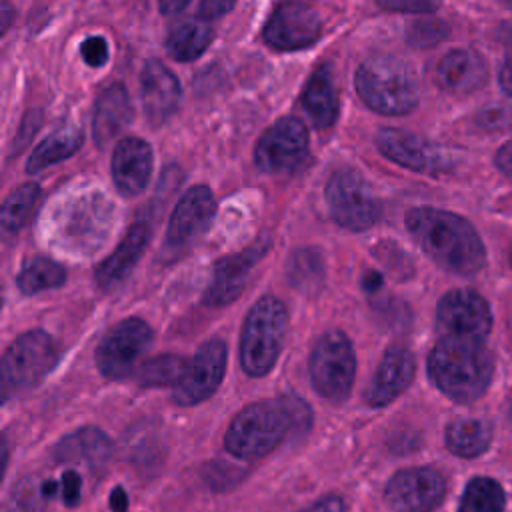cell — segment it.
I'll return each instance as SVG.
<instances>
[{"instance_id":"6da1fadb","label":"cell","mask_w":512,"mask_h":512,"mask_svg":"<svg viewBox=\"0 0 512 512\" xmlns=\"http://www.w3.org/2000/svg\"><path fill=\"white\" fill-rule=\"evenodd\" d=\"M406 228L414 242L448 272L470 276L486 262L476 228L454 212L430 206L412 208L406 214Z\"/></svg>"},{"instance_id":"7a4b0ae2","label":"cell","mask_w":512,"mask_h":512,"mask_svg":"<svg viewBox=\"0 0 512 512\" xmlns=\"http://www.w3.org/2000/svg\"><path fill=\"white\" fill-rule=\"evenodd\" d=\"M492 358L482 340L442 336L428 356L430 380L454 402H474L492 378Z\"/></svg>"},{"instance_id":"3957f363","label":"cell","mask_w":512,"mask_h":512,"mask_svg":"<svg viewBox=\"0 0 512 512\" xmlns=\"http://www.w3.org/2000/svg\"><path fill=\"white\" fill-rule=\"evenodd\" d=\"M114 226V204L102 192H84L62 202L50 220V238L62 252L90 256Z\"/></svg>"},{"instance_id":"277c9868","label":"cell","mask_w":512,"mask_h":512,"mask_svg":"<svg viewBox=\"0 0 512 512\" xmlns=\"http://www.w3.org/2000/svg\"><path fill=\"white\" fill-rule=\"evenodd\" d=\"M362 102L378 114H408L418 104V84L410 66L390 54H374L356 70Z\"/></svg>"},{"instance_id":"5b68a950","label":"cell","mask_w":512,"mask_h":512,"mask_svg":"<svg viewBox=\"0 0 512 512\" xmlns=\"http://www.w3.org/2000/svg\"><path fill=\"white\" fill-rule=\"evenodd\" d=\"M288 312L276 296H262L248 312L240 334V364L248 376L272 370L284 344Z\"/></svg>"},{"instance_id":"8992f818","label":"cell","mask_w":512,"mask_h":512,"mask_svg":"<svg viewBox=\"0 0 512 512\" xmlns=\"http://www.w3.org/2000/svg\"><path fill=\"white\" fill-rule=\"evenodd\" d=\"M292 432L282 396L246 406L230 424L224 446L240 460H256L272 452Z\"/></svg>"},{"instance_id":"52a82bcc","label":"cell","mask_w":512,"mask_h":512,"mask_svg":"<svg viewBox=\"0 0 512 512\" xmlns=\"http://www.w3.org/2000/svg\"><path fill=\"white\" fill-rule=\"evenodd\" d=\"M356 358L348 336L340 330L326 332L310 354V380L326 400H344L354 384Z\"/></svg>"},{"instance_id":"ba28073f","label":"cell","mask_w":512,"mask_h":512,"mask_svg":"<svg viewBox=\"0 0 512 512\" xmlns=\"http://www.w3.org/2000/svg\"><path fill=\"white\" fill-rule=\"evenodd\" d=\"M58 356L56 340L44 330H30L18 336L2 356L4 392L34 386L52 370Z\"/></svg>"},{"instance_id":"9c48e42d","label":"cell","mask_w":512,"mask_h":512,"mask_svg":"<svg viewBox=\"0 0 512 512\" xmlns=\"http://www.w3.org/2000/svg\"><path fill=\"white\" fill-rule=\"evenodd\" d=\"M326 202L336 224L354 232L374 226L380 218V202L356 170L346 168L330 176Z\"/></svg>"},{"instance_id":"30bf717a","label":"cell","mask_w":512,"mask_h":512,"mask_svg":"<svg viewBox=\"0 0 512 512\" xmlns=\"http://www.w3.org/2000/svg\"><path fill=\"white\" fill-rule=\"evenodd\" d=\"M152 342L150 326L140 318H126L112 326L96 348V366L102 376L120 380L134 372Z\"/></svg>"},{"instance_id":"8fae6325","label":"cell","mask_w":512,"mask_h":512,"mask_svg":"<svg viewBox=\"0 0 512 512\" xmlns=\"http://www.w3.org/2000/svg\"><path fill=\"white\" fill-rule=\"evenodd\" d=\"M308 142V128L302 120L294 116L280 118L260 136L254 162L266 174L292 172L306 160Z\"/></svg>"},{"instance_id":"7c38bea8","label":"cell","mask_w":512,"mask_h":512,"mask_svg":"<svg viewBox=\"0 0 512 512\" xmlns=\"http://www.w3.org/2000/svg\"><path fill=\"white\" fill-rule=\"evenodd\" d=\"M322 34V16L306 0H280L264 24L262 38L278 50L312 46Z\"/></svg>"},{"instance_id":"4fadbf2b","label":"cell","mask_w":512,"mask_h":512,"mask_svg":"<svg viewBox=\"0 0 512 512\" xmlns=\"http://www.w3.org/2000/svg\"><path fill=\"white\" fill-rule=\"evenodd\" d=\"M436 324L442 336L484 340L492 328V312L476 290L456 288L438 302Z\"/></svg>"},{"instance_id":"5bb4252c","label":"cell","mask_w":512,"mask_h":512,"mask_svg":"<svg viewBox=\"0 0 512 512\" xmlns=\"http://www.w3.org/2000/svg\"><path fill=\"white\" fill-rule=\"evenodd\" d=\"M214 212L216 202L208 186L198 184L186 190L172 210L164 248L172 256L188 250L206 232Z\"/></svg>"},{"instance_id":"9a60e30c","label":"cell","mask_w":512,"mask_h":512,"mask_svg":"<svg viewBox=\"0 0 512 512\" xmlns=\"http://www.w3.org/2000/svg\"><path fill=\"white\" fill-rule=\"evenodd\" d=\"M378 150L392 162L424 174H440L452 166L450 154L438 144L398 128H382L376 136Z\"/></svg>"},{"instance_id":"2e32d148","label":"cell","mask_w":512,"mask_h":512,"mask_svg":"<svg viewBox=\"0 0 512 512\" xmlns=\"http://www.w3.org/2000/svg\"><path fill=\"white\" fill-rule=\"evenodd\" d=\"M446 482L434 468H406L386 486V502L394 512H432L444 498Z\"/></svg>"},{"instance_id":"e0dca14e","label":"cell","mask_w":512,"mask_h":512,"mask_svg":"<svg viewBox=\"0 0 512 512\" xmlns=\"http://www.w3.org/2000/svg\"><path fill=\"white\" fill-rule=\"evenodd\" d=\"M226 370V344L212 338L200 346L188 362L184 376L174 386V400L180 406H194L210 398L222 382Z\"/></svg>"},{"instance_id":"ac0fdd59","label":"cell","mask_w":512,"mask_h":512,"mask_svg":"<svg viewBox=\"0 0 512 512\" xmlns=\"http://www.w3.org/2000/svg\"><path fill=\"white\" fill-rule=\"evenodd\" d=\"M268 246H270V242L262 240V242L248 246L246 250H242L238 254H232V256H226L224 260H220L214 268L212 282L206 288L202 302L206 306L218 308V306L230 304L236 296H240V292L248 284L252 270L268 252Z\"/></svg>"},{"instance_id":"d6986e66","label":"cell","mask_w":512,"mask_h":512,"mask_svg":"<svg viewBox=\"0 0 512 512\" xmlns=\"http://www.w3.org/2000/svg\"><path fill=\"white\" fill-rule=\"evenodd\" d=\"M154 156L146 140L138 136L122 138L112 154V180L124 196L140 194L152 176Z\"/></svg>"},{"instance_id":"ffe728a7","label":"cell","mask_w":512,"mask_h":512,"mask_svg":"<svg viewBox=\"0 0 512 512\" xmlns=\"http://www.w3.org/2000/svg\"><path fill=\"white\" fill-rule=\"evenodd\" d=\"M416 370L414 356L408 348L392 346L382 356L372 382L366 388V402L372 408H380L398 398L412 382Z\"/></svg>"},{"instance_id":"44dd1931","label":"cell","mask_w":512,"mask_h":512,"mask_svg":"<svg viewBox=\"0 0 512 512\" xmlns=\"http://www.w3.org/2000/svg\"><path fill=\"white\" fill-rule=\"evenodd\" d=\"M140 96L148 120L158 126L176 112L182 90L178 78L162 62L148 60L140 74Z\"/></svg>"},{"instance_id":"7402d4cb","label":"cell","mask_w":512,"mask_h":512,"mask_svg":"<svg viewBox=\"0 0 512 512\" xmlns=\"http://www.w3.org/2000/svg\"><path fill=\"white\" fill-rule=\"evenodd\" d=\"M436 76L446 92L470 94L486 84L488 64L476 50L458 48L440 60Z\"/></svg>"},{"instance_id":"603a6c76","label":"cell","mask_w":512,"mask_h":512,"mask_svg":"<svg viewBox=\"0 0 512 512\" xmlns=\"http://www.w3.org/2000/svg\"><path fill=\"white\" fill-rule=\"evenodd\" d=\"M150 240V228L146 222H136L130 226L128 234L116 246V250L96 268L94 278L100 288L118 286L138 264Z\"/></svg>"},{"instance_id":"cb8c5ba5","label":"cell","mask_w":512,"mask_h":512,"mask_svg":"<svg viewBox=\"0 0 512 512\" xmlns=\"http://www.w3.org/2000/svg\"><path fill=\"white\" fill-rule=\"evenodd\" d=\"M132 120V102L126 86L114 82L104 88L94 106L92 134L98 146H106Z\"/></svg>"},{"instance_id":"d4e9b609","label":"cell","mask_w":512,"mask_h":512,"mask_svg":"<svg viewBox=\"0 0 512 512\" xmlns=\"http://www.w3.org/2000/svg\"><path fill=\"white\" fill-rule=\"evenodd\" d=\"M110 454H112L110 438L94 426L80 428L64 436L54 446V458L58 462H82L94 470L102 468L110 460Z\"/></svg>"},{"instance_id":"484cf974","label":"cell","mask_w":512,"mask_h":512,"mask_svg":"<svg viewBox=\"0 0 512 512\" xmlns=\"http://www.w3.org/2000/svg\"><path fill=\"white\" fill-rule=\"evenodd\" d=\"M302 106L316 128H330L338 118V96L330 64H322L302 92Z\"/></svg>"},{"instance_id":"4316f807","label":"cell","mask_w":512,"mask_h":512,"mask_svg":"<svg viewBox=\"0 0 512 512\" xmlns=\"http://www.w3.org/2000/svg\"><path fill=\"white\" fill-rule=\"evenodd\" d=\"M82 130L76 126H66L44 138L30 154L26 162V170L30 174L44 170L46 166H52L60 160L70 158L80 146H82Z\"/></svg>"},{"instance_id":"83f0119b","label":"cell","mask_w":512,"mask_h":512,"mask_svg":"<svg viewBox=\"0 0 512 512\" xmlns=\"http://www.w3.org/2000/svg\"><path fill=\"white\" fill-rule=\"evenodd\" d=\"M212 38L214 32L208 26V22H204V18L186 20L172 28V32L166 38V50L174 60L190 62L196 60L210 46Z\"/></svg>"},{"instance_id":"f1b7e54d","label":"cell","mask_w":512,"mask_h":512,"mask_svg":"<svg viewBox=\"0 0 512 512\" xmlns=\"http://www.w3.org/2000/svg\"><path fill=\"white\" fill-rule=\"evenodd\" d=\"M492 440V430L484 420L464 418L446 428V446L450 452L462 458L480 456Z\"/></svg>"},{"instance_id":"f546056e","label":"cell","mask_w":512,"mask_h":512,"mask_svg":"<svg viewBox=\"0 0 512 512\" xmlns=\"http://www.w3.org/2000/svg\"><path fill=\"white\" fill-rule=\"evenodd\" d=\"M16 280L24 294H38L42 290L62 286L66 280V270L46 256H32L26 260Z\"/></svg>"},{"instance_id":"4dcf8cb0","label":"cell","mask_w":512,"mask_h":512,"mask_svg":"<svg viewBox=\"0 0 512 512\" xmlns=\"http://www.w3.org/2000/svg\"><path fill=\"white\" fill-rule=\"evenodd\" d=\"M506 494L502 486L486 476L468 482L458 512H504Z\"/></svg>"},{"instance_id":"1f68e13d","label":"cell","mask_w":512,"mask_h":512,"mask_svg":"<svg viewBox=\"0 0 512 512\" xmlns=\"http://www.w3.org/2000/svg\"><path fill=\"white\" fill-rule=\"evenodd\" d=\"M38 196H40V188L34 182H26L14 188L2 204V212H0L2 228L6 232H18L28 222L38 202Z\"/></svg>"},{"instance_id":"d6a6232c","label":"cell","mask_w":512,"mask_h":512,"mask_svg":"<svg viewBox=\"0 0 512 512\" xmlns=\"http://www.w3.org/2000/svg\"><path fill=\"white\" fill-rule=\"evenodd\" d=\"M288 280L300 292H316L324 280V262L318 250L302 248L288 264Z\"/></svg>"},{"instance_id":"836d02e7","label":"cell","mask_w":512,"mask_h":512,"mask_svg":"<svg viewBox=\"0 0 512 512\" xmlns=\"http://www.w3.org/2000/svg\"><path fill=\"white\" fill-rule=\"evenodd\" d=\"M186 362L176 354L150 358L140 366L138 382L142 386H176L186 372Z\"/></svg>"},{"instance_id":"e575fe53","label":"cell","mask_w":512,"mask_h":512,"mask_svg":"<svg viewBox=\"0 0 512 512\" xmlns=\"http://www.w3.org/2000/svg\"><path fill=\"white\" fill-rule=\"evenodd\" d=\"M46 492L44 486L32 476L18 480L8 496L6 512H44L46 510Z\"/></svg>"},{"instance_id":"d590c367","label":"cell","mask_w":512,"mask_h":512,"mask_svg":"<svg viewBox=\"0 0 512 512\" xmlns=\"http://www.w3.org/2000/svg\"><path fill=\"white\" fill-rule=\"evenodd\" d=\"M450 28L444 20L434 16H420L408 22L406 40L416 48H432L448 36Z\"/></svg>"},{"instance_id":"8d00e7d4","label":"cell","mask_w":512,"mask_h":512,"mask_svg":"<svg viewBox=\"0 0 512 512\" xmlns=\"http://www.w3.org/2000/svg\"><path fill=\"white\" fill-rule=\"evenodd\" d=\"M282 400H284V406H286L288 416H290L292 432H298V434L306 432L312 424V412H310L308 404L302 398L294 396V394H284Z\"/></svg>"},{"instance_id":"74e56055","label":"cell","mask_w":512,"mask_h":512,"mask_svg":"<svg viewBox=\"0 0 512 512\" xmlns=\"http://www.w3.org/2000/svg\"><path fill=\"white\" fill-rule=\"evenodd\" d=\"M80 52H82V58L88 66L92 68H100L106 64L108 60V44L102 36H90L82 42L80 46Z\"/></svg>"},{"instance_id":"f35d334b","label":"cell","mask_w":512,"mask_h":512,"mask_svg":"<svg viewBox=\"0 0 512 512\" xmlns=\"http://www.w3.org/2000/svg\"><path fill=\"white\" fill-rule=\"evenodd\" d=\"M386 10L410 12V14H430L438 8V0H378Z\"/></svg>"},{"instance_id":"ab89813d","label":"cell","mask_w":512,"mask_h":512,"mask_svg":"<svg viewBox=\"0 0 512 512\" xmlns=\"http://www.w3.org/2000/svg\"><path fill=\"white\" fill-rule=\"evenodd\" d=\"M80 486H82V480L74 470H68L62 474L60 490H62V500L66 506H76L80 502V496H82Z\"/></svg>"},{"instance_id":"60d3db41","label":"cell","mask_w":512,"mask_h":512,"mask_svg":"<svg viewBox=\"0 0 512 512\" xmlns=\"http://www.w3.org/2000/svg\"><path fill=\"white\" fill-rule=\"evenodd\" d=\"M510 116H512V108L508 106H492V108H484L478 116V124L488 128H502L506 124H510Z\"/></svg>"},{"instance_id":"b9f144b4","label":"cell","mask_w":512,"mask_h":512,"mask_svg":"<svg viewBox=\"0 0 512 512\" xmlns=\"http://www.w3.org/2000/svg\"><path fill=\"white\" fill-rule=\"evenodd\" d=\"M40 122H42V114H40L38 110H30V112L26 114V118H24V122H22V126H20L18 136L14 138V148H16V152H20V150L32 140V136L36 134Z\"/></svg>"},{"instance_id":"7bdbcfd3","label":"cell","mask_w":512,"mask_h":512,"mask_svg":"<svg viewBox=\"0 0 512 512\" xmlns=\"http://www.w3.org/2000/svg\"><path fill=\"white\" fill-rule=\"evenodd\" d=\"M234 4H236V0H200L198 14L204 20L220 18V16L228 14L234 8Z\"/></svg>"},{"instance_id":"ee69618b","label":"cell","mask_w":512,"mask_h":512,"mask_svg":"<svg viewBox=\"0 0 512 512\" xmlns=\"http://www.w3.org/2000/svg\"><path fill=\"white\" fill-rule=\"evenodd\" d=\"M304 512H346L344 500L338 496H328L318 500L316 504H312L310 508H306Z\"/></svg>"},{"instance_id":"f6af8a7d","label":"cell","mask_w":512,"mask_h":512,"mask_svg":"<svg viewBox=\"0 0 512 512\" xmlns=\"http://www.w3.org/2000/svg\"><path fill=\"white\" fill-rule=\"evenodd\" d=\"M498 80H500V88L512 96V48L506 52L504 56V62L500 66V74H498Z\"/></svg>"},{"instance_id":"bcb514c9","label":"cell","mask_w":512,"mask_h":512,"mask_svg":"<svg viewBox=\"0 0 512 512\" xmlns=\"http://www.w3.org/2000/svg\"><path fill=\"white\" fill-rule=\"evenodd\" d=\"M496 166L500 172L512 176V140H508L498 152H496Z\"/></svg>"},{"instance_id":"7dc6e473","label":"cell","mask_w":512,"mask_h":512,"mask_svg":"<svg viewBox=\"0 0 512 512\" xmlns=\"http://www.w3.org/2000/svg\"><path fill=\"white\" fill-rule=\"evenodd\" d=\"M188 2L190 0H158V8H160L162 14L172 16V14L182 12L188 6Z\"/></svg>"},{"instance_id":"c3c4849f","label":"cell","mask_w":512,"mask_h":512,"mask_svg":"<svg viewBox=\"0 0 512 512\" xmlns=\"http://www.w3.org/2000/svg\"><path fill=\"white\" fill-rule=\"evenodd\" d=\"M126 504H128V498L124 494L122 488H116L112 494H110V508L116 510V512H124L126 510Z\"/></svg>"},{"instance_id":"681fc988","label":"cell","mask_w":512,"mask_h":512,"mask_svg":"<svg viewBox=\"0 0 512 512\" xmlns=\"http://www.w3.org/2000/svg\"><path fill=\"white\" fill-rule=\"evenodd\" d=\"M382 284H384L382 276H380L378 272H374V270H370V272L364 276V288H366L368 292H376V290H380V288H382Z\"/></svg>"},{"instance_id":"f907efd6","label":"cell","mask_w":512,"mask_h":512,"mask_svg":"<svg viewBox=\"0 0 512 512\" xmlns=\"http://www.w3.org/2000/svg\"><path fill=\"white\" fill-rule=\"evenodd\" d=\"M10 18H12V8H10V4L4 0L2 2V26H0V30H2V34L8 30V24H10Z\"/></svg>"},{"instance_id":"816d5d0a","label":"cell","mask_w":512,"mask_h":512,"mask_svg":"<svg viewBox=\"0 0 512 512\" xmlns=\"http://www.w3.org/2000/svg\"><path fill=\"white\" fill-rule=\"evenodd\" d=\"M510 264H512V250H510Z\"/></svg>"},{"instance_id":"f5cc1de1","label":"cell","mask_w":512,"mask_h":512,"mask_svg":"<svg viewBox=\"0 0 512 512\" xmlns=\"http://www.w3.org/2000/svg\"><path fill=\"white\" fill-rule=\"evenodd\" d=\"M508 4H510V8H512V0H508Z\"/></svg>"},{"instance_id":"db71d44e","label":"cell","mask_w":512,"mask_h":512,"mask_svg":"<svg viewBox=\"0 0 512 512\" xmlns=\"http://www.w3.org/2000/svg\"><path fill=\"white\" fill-rule=\"evenodd\" d=\"M510 418H512V412H510Z\"/></svg>"}]
</instances>
